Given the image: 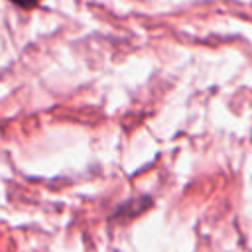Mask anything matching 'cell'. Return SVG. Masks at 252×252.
<instances>
[{"label":"cell","instance_id":"cell-1","mask_svg":"<svg viewBox=\"0 0 252 252\" xmlns=\"http://www.w3.org/2000/svg\"><path fill=\"white\" fill-rule=\"evenodd\" d=\"M150 205H152V199H150V197H134V199L122 203V205L114 211V217H116V219H132V217L144 213Z\"/></svg>","mask_w":252,"mask_h":252},{"label":"cell","instance_id":"cell-2","mask_svg":"<svg viewBox=\"0 0 252 252\" xmlns=\"http://www.w3.org/2000/svg\"><path fill=\"white\" fill-rule=\"evenodd\" d=\"M10 2H14L20 8H33V6L39 4V0H10Z\"/></svg>","mask_w":252,"mask_h":252}]
</instances>
